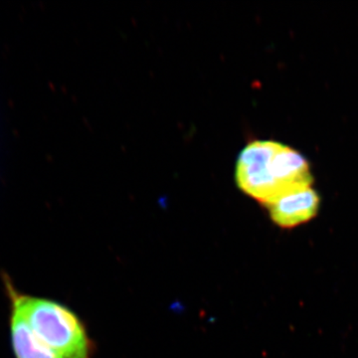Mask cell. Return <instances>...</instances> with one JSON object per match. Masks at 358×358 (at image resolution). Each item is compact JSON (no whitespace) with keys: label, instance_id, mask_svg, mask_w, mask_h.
Here are the masks:
<instances>
[{"label":"cell","instance_id":"2","mask_svg":"<svg viewBox=\"0 0 358 358\" xmlns=\"http://www.w3.org/2000/svg\"><path fill=\"white\" fill-rule=\"evenodd\" d=\"M11 308L62 358H90L88 336L79 317L57 301L21 294L7 284Z\"/></svg>","mask_w":358,"mask_h":358},{"label":"cell","instance_id":"1","mask_svg":"<svg viewBox=\"0 0 358 358\" xmlns=\"http://www.w3.org/2000/svg\"><path fill=\"white\" fill-rule=\"evenodd\" d=\"M235 178L242 192L266 206L313 183L307 159L288 145L273 141L249 143L238 157Z\"/></svg>","mask_w":358,"mask_h":358},{"label":"cell","instance_id":"3","mask_svg":"<svg viewBox=\"0 0 358 358\" xmlns=\"http://www.w3.org/2000/svg\"><path fill=\"white\" fill-rule=\"evenodd\" d=\"M271 218L282 228H294L312 220L317 214L320 196L312 186L282 195L267 205Z\"/></svg>","mask_w":358,"mask_h":358},{"label":"cell","instance_id":"4","mask_svg":"<svg viewBox=\"0 0 358 358\" xmlns=\"http://www.w3.org/2000/svg\"><path fill=\"white\" fill-rule=\"evenodd\" d=\"M11 345L15 358H62L33 331L22 315L11 308Z\"/></svg>","mask_w":358,"mask_h":358}]
</instances>
